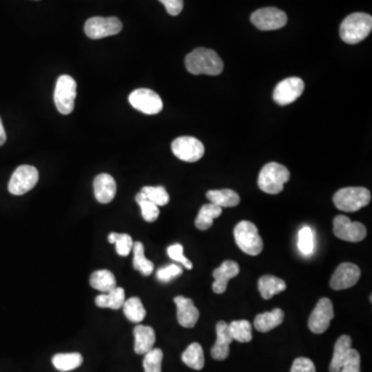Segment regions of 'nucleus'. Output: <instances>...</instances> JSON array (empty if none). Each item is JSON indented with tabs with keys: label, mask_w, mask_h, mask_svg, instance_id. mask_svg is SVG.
Returning <instances> with one entry per match:
<instances>
[{
	"label": "nucleus",
	"mask_w": 372,
	"mask_h": 372,
	"mask_svg": "<svg viewBox=\"0 0 372 372\" xmlns=\"http://www.w3.org/2000/svg\"><path fill=\"white\" fill-rule=\"evenodd\" d=\"M182 361L189 368L201 371L205 365V358L201 345L198 343H191L182 354Z\"/></svg>",
	"instance_id": "obj_29"
},
{
	"label": "nucleus",
	"mask_w": 372,
	"mask_h": 372,
	"mask_svg": "<svg viewBox=\"0 0 372 372\" xmlns=\"http://www.w3.org/2000/svg\"><path fill=\"white\" fill-rule=\"evenodd\" d=\"M181 267L178 265L171 264L169 266H165L164 268L158 269V273H156V277L160 282H170L174 278L178 277V276L182 274Z\"/></svg>",
	"instance_id": "obj_40"
},
{
	"label": "nucleus",
	"mask_w": 372,
	"mask_h": 372,
	"mask_svg": "<svg viewBox=\"0 0 372 372\" xmlns=\"http://www.w3.org/2000/svg\"><path fill=\"white\" fill-rule=\"evenodd\" d=\"M164 4L167 14L178 16L184 10V0H160Z\"/></svg>",
	"instance_id": "obj_42"
},
{
	"label": "nucleus",
	"mask_w": 372,
	"mask_h": 372,
	"mask_svg": "<svg viewBox=\"0 0 372 372\" xmlns=\"http://www.w3.org/2000/svg\"><path fill=\"white\" fill-rule=\"evenodd\" d=\"M141 193L156 206H165L170 202V195L164 186H144Z\"/></svg>",
	"instance_id": "obj_35"
},
{
	"label": "nucleus",
	"mask_w": 372,
	"mask_h": 372,
	"mask_svg": "<svg viewBox=\"0 0 372 372\" xmlns=\"http://www.w3.org/2000/svg\"><path fill=\"white\" fill-rule=\"evenodd\" d=\"M313 234L310 227H303L299 232V240H298V247L304 256H308L313 252Z\"/></svg>",
	"instance_id": "obj_37"
},
{
	"label": "nucleus",
	"mask_w": 372,
	"mask_h": 372,
	"mask_svg": "<svg viewBox=\"0 0 372 372\" xmlns=\"http://www.w3.org/2000/svg\"><path fill=\"white\" fill-rule=\"evenodd\" d=\"M132 108L147 115L158 114L163 110L162 99L158 93L150 89L140 88L132 91L128 97Z\"/></svg>",
	"instance_id": "obj_12"
},
{
	"label": "nucleus",
	"mask_w": 372,
	"mask_h": 372,
	"mask_svg": "<svg viewBox=\"0 0 372 372\" xmlns=\"http://www.w3.org/2000/svg\"><path fill=\"white\" fill-rule=\"evenodd\" d=\"M143 367L145 372H162L163 358L164 352L160 349H152L144 354Z\"/></svg>",
	"instance_id": "obj_36"
},
{
	"label": "nucleus",
	"mask_w": 372,
	"mask_h": 372,
	"mask_svg": "<svg viewBox=\"0 0 372 372\" xmlns=\"http://www.w3.org/2000/svg\"><path fill=\"white\" fill-rule=\"evenodd\" d=\"M84 30L89 39L99 40L118 34L123 30V23L116 17H93L86 21Z\"/></svg>",
	"instance_id": "obj_7"
},
{
	"label": "nucleus",
	"mask_w": 372,
	"mask_h": 372,
	"mask_svg": "<svg viewBox=\"0 0 372 372\" xmlns=\"http://www.w3.org/2000/svg\"><path fill=\"white\" fill-rule=\"evenodd\" d=\"M371 201V191L365 187H345L339 189L333 197L334 205L345 212H356L368 205Z\"/></svg>",
	"instance_id": "obj_4"
},
{
	"label": "nucleus",
	"mask_w": 372,
	"mask_h": 372,
	"mask_svg": "<svg viewBox=\"0 0 372 372\" xmlns=\"http://www.w3.org/2000/svg\"><path fill=\"white\" fill-rule=\"evenodd\" d=\"M250 20L258 29L269 32L284 27L288 22V17L280 8H264L256 11L250 17Z\"/></svg>",
	"instance_id": "obj_11"
},
{
	"label": "nucleus",
	"mask_w": 372,
	"mask_h": 372,
	"mask_svg": "<svg viewBox=\"0 0 372 372\" xmlns=\"http://www.w3.org/2000/svg\"><path fill=\"white\" fill-rule=\"evenodd\" d=\"M132 252H134V268L137 271L141 272L144 276H149L153 272L154 265L151 261L148 260L145 256V248L142 242L134 243L132 245Z\"/></svg>",
	"instance_id": "obj_30"
},
{
	"label": "nucleus",
	"mask_w": 372,
	"mask_h": 372,
	"mask_svg": "<svg viewBox=\"0 0 372 372\" xmlns=\"http://www.w3.org/2000/svg\"><path fill=\"white\" fill-rule=\"evenodd\" d=\"M361 277V270L352 263H343L333 273L330 280V287L335 291H341L352 288Z\"/></svg>",
	"instance_id": "obj_15"
},
{
	"label": "nucleus",
	"mask_w": 372,
	"mask_h": 372,
	"mask_svg": "<svg viewBox=\"0 0 372 372\" xmlns=\"http://www.w3.org/2000/svg\"><path fill=\"white\" fill-rule=\"evenodd\" d=\"M291 372H317V371L310 359L300 357L294 361Z\"/></svg>",
	"instance_id": "obj_41"
},
{
	"label": "nucleus",
	"mask_w": 372,
	"mask_h": 372,
	"mask_svg": "<svg viewBox=\"0 0 372 372\" xmlns=\"http://www.w3.org/2000/svg\"><path fill=\"white\" fill-rule=\"evenodd\" d=\"M303 80L297 77L288 78L278 83L274 89L273 99L280 106H287L297 101L304 91Z\"/></svg>",
	"instance_id": "obj_14"
},
{
	"label": "nucleus",
	"mask_w": 372,
	"mask_h": 372,
	"mask_svg": "<svg viewBox=\"0 0 372 372\" xmlns=\"http://www.w3.org/2000/svg\"><path fill=\"white\" fill-rule=\"evenodd\" d=\"M333 233L337 238L347 242H360L367 235L366 228L358 221H352L345 215H338L333 221Z\"/></svg>",
	"instance_id": "obj_10"
},
{
	"label": "nucleus",
	"mask_w": 372,
	"mask_h": 372,
	"mask_svg": "<svg viewBox=\"0 0 372 372\" xmlns=\"http://www.w3.org/2000/svg\"><path fill=\"white\" fill-rule=\"evenodd\" d=\"M234 237L236 244L248 256H256L262 252L264 244L254 223L240 221L235 228Z\"/></svg>",
	"instance_id": "obj_5"
},
{
	"label": "nucleus",
	"mask_w": 372,
	"mask_h": 372,
	"mask_svg": "<svg viewBox=\"0 0 372 372\" xmlns=\"http://www.w3.org/2000/svg\"><path fill=\"white\" fill-rule=\"evenodd\" d=\"M125 302V293L123 288H115L109 293H103L95 298V304L99 308H110V310H119L123 308Z\"/></svg>",
	"instance_id": "obj_24"
},
{
	"label": "nucleus",
	"mask_w": 372,
	"mask_h": 372,
	"mask_svg": "<svg viewBox=\"0 0 372 372\" xmlns=\"http://www.w3.org/2000/svg\"><path fill=\"white\" fill-rule=\"evenodd\" d=\"M207 199L210 203L223 208V207H235L240 203V197L232 189H221V191H209L206 193Z\"/></svg>",
	"instance_id": "obj_25"
},
{
	"label": "nucleus",
	"mask_w": 372,
	"mask_h": 372,
	"mask_svg": "<svg viewBox=\"0 0 372 372\" xmlns=\"http://www.w3.org/2000/svg\"><path fill=\"white\" fill-rule=\"evenodd\" d=\"M339 372H361V357L357 350L350 351Z\"/></svg>",
	"instance_id": "obj_38"
},
{
	"label": "nucleus",
	"mask_w": 372,
	"mask_h": 372,
	"mask_svg": "<svg viewBox=\"0 0 372 372\" xmlns=\"http://www.w3.org/2000/svg\"><path fill=\"white\" fill-rule=\"evenodd\" d=\"M167 254L172 260L176 261V262L181 263L186 269H193V263L186 258L184 254V247L179 243L171 245L167 247Z\"/></svg>",
	"instance_id": "obj_39"
},
{
	"label": "nucleus",
	"mask_w": 372,
	"mask_h": 372,
	"mask_svg": "<svg viewBox=\"0 0 372 372\" xmlns=\"http://www.w3.org/2000/svg\"><path fill=\"white\" fill-rule=\"evenodd\" d=\"M93 186H95V198L99 203L108 204L114 200L117 186L112 176L109 174H99L95 177Z\"/></svg>",
	"instance_id": "obj_19"
},
{
	"label": "nucleus",
	"mask_w": 372,
	"mask_h": 372,
	"mask_svg": "<svg viewBox=\"0 0 372 372\" xmlns=\"http://www.w3.org/2000/svg\"><path fill=\"white\" fill-rule=\"evenodd\" d=\"M77 97V82L69 75H62L56 83L54 102L58 112L62 115L71 114L75 108V99Z\"/></svg>",
	"instance_id": "obj_6"
},
{
	"label": "nucleus",
	"mask_w": 372,
	"mask_h": 372,
	"mask_svg": "<svg viewBox=\"0 0 372 372\" xmlns=\"http://www.w3.org/2000/svg\"><path fill=\"white\" fill-rule=\"evenodd\" d=\"M372 17L365 13H354L350 15L340 25L341 40L350 45L364 41L371 34Z\"/></svg>",
	"instance_id": "obj_2"
},
{
	"label": "nucleus",
	"mask_w": 372,
	"mask_h": 372,
	"mask_svg": "<svg viewBox=\"0 0 372 372\" xmlns=\"http://www.w3.org/2000/svg\"><path fill=\"white\" fill-rule=\"evenodd\" d=\"M333 319H334V310L332 301L328 298H322L311 312L308 319V328L315 334H323L330 327Z\"/></svg>",
	"instance_id": "obj_13"
},
{
	"label": "nucleus",
	"mask_w": 372,
	"mask_h": 372,
	"mask_svg": "<svg viewBox=\"0 0 372 372\" xmlns=\"http://www.w3.org/2000/svg\"><path fill=\"white\" fill-rule=\"evenodd\" d=\"M176 306H177L178 323L184 328H193L199 321V310L195 308L193 301L184 296H178L174 298Z\"/></svg>",
	"instance_id": "obj_16"
},
{
	"label": "nucleus",
	"mask_w": 372,
	"mask_h": 372,
	"mask_svg": "<svg viewBox=\"0 0 372 372\" xmlns=\"http://www.w3.org/2000/svg\"><path fill=\"white\" fill-rule=\"evenodd\" d=\"M52 363L57 371L62 372L71 371L81 366L83 357L79 352L57 354L52 358Z\"/></svg>",
	"instance_id": "obj_28"
},
{
	"label": "nucleus",
	"mask_w": 372,
	"mask_h": 372,
	"mask_svg": "<svg viewBox=\"0 0 372 372\" xmlns=\"http://www.w3.org/2000/svg\"><path fill=\"white\" fill-rule=\"evenodd\" d=\"M221 213H223V208L214 205V204L209 203L202 206L195 221V227L201 230H208V228L212 227L213 221L215 219H219Z\"/></svg>",
	"instance_id": "obj_26"
},
{
	"label": "nucleus",
	"mask_w": 372,
	"mask_h": 372,
	"mask_svg": "<svg viewBox=\"0 0 372 372\" xmlns=\"http://www.w3.org/2000/svg\"><path fill=\"white\" fill-rule=\"evenodd\" d=\"M187 71L193 75L219 76L223 73V62L216 52L198 48L186 57Z\"/></svg>",
	"instance_id": "obj_1"
},
{
	"label": "nucleus",
	"mask_w": 372,
	"mask_h": 372,
	"mask_svg": "<svg viewBox=\"0 0 372 372\" xmlns=\"http://www.w3.org/2000/svg\"><path fill=\"white\" fill-rule=\"evenodd\" d=\"M291 174L288 167L277 164L269 163L261 170L259 175L258 184L261 191L269 195H277L284 191V184L289 181Z\"/></svg>",
	"instance_id": "obj_3"
},
{
	"label": "nucleus",
	"mask_w": 372,
	"mask_h": 372,
	"mask_svg": "<svg viewBox=\"0 0 372 372\" xmlns=\"http://www.w3.org/2000/svg\"><path fill=\"white\" fill-rule=\"evenodd\" d=\"M90 286L102 293H109L116 288V278L109 270H97L91 274Z\"/></svg>",
	"instance_id": "obj_27"
},
{
	"label": "nucleus",
	"mask_w": 372,
	"mask_h": 372,
	"mask_svg": "<svg viewBox=\"0 0 372 372\" xmlns=\"http://www.w3.org/2000/svg\"><path fill=\"white\" fill-rule=\"evenodd\" d=\"M352 350V338L349 335H343L337 339L334 345V354L331 360L330 372H339L343 367V362Z\"/></svg>",
	"instance_id": "obj_21"
},
{
	"label": "nucleus",
	"mask_w": 372,
	"mask_h": 372,
	"mask_svg": "<svg viewBox=\"0 0 372 372\" xmlns=\"http://www.w3.org/2000/svg\"><path fill=\"white\" fill-rule=\"evenodd\" d=\"M174 156L186 163H195L205 153V147L201 141L193 137H179L172 143Z\"/></svg>",
	"instance_id": "obj_9"
},
{
	"label": "nucleus",
	"mask_w": 372,
	"mask_h": 372,
	"mask_svg": "<svg viewBox=\"0 0 372 372\" xmlns=\"http://www.w3.org/2000/svg\"><path fill=\"white\" fill-rule=\"evenodd\" d=\"M123 308L126 319L132 323H141L145 319L146 310L140 298L132 297L125 300Z\"/></svg>",
	"instance_id": "obj_31"
},
{
	"label": "nucleus",
	"mask_w": 372,
	"mask_h": 372,
	"mask_svg": "<svg viewBox=\"0 0 372 372\" xmlns=\"http://www.w3.org/2000/svg\"><path fill=\"white\" fill-rule=\"evenodd\" d=\"M286 282L273 275H264L259 280V291L265 300H270L274 295L286 291Z\"/></svg>",
	"instance_id": "obj_23"
},
{
	"label": "nucleus",
	"mask_w": 372,
	"mask_h": 372,
	"mask_svg": "<svg viewBox=\"0 0 372 372\" xmlns=\"http://www.w3.org/2000/svg\"><path fill=\"white\" fill-rule=\"evenodd\" d=\"M136 201L140 206L141 211H142L143 219L147 223H153L158 219V216H160V208L156 204L149 201L141 191L136 195Z\"/></svg>",
	"instance_id": "obj_34"
},
{
	"label": "nucleus",
	"mask_w": 372,
	"mask_h": 372,
	"mask_svg": "<svg viewBox=\"0 0 372 372\" xmlns=\"http://www.w3.org/2000/svg\"><path fill=\"white\" fill-rule=\"evenodd\" d=\"M6 142V134L4 130V124H2L1 118H0V146Z\"/></svg>",
	"instance_id": "obj_43"
},
{
	"label": "nucleus",
	"mask_w": 372,
	"mask_h": 372,
	"mask_svg": "<svg viewBox=\"0 0 372 372\" xmlns=\"http://www.w3.org/2000/svg\"><path fill=\"white\" fill-rule=\"evenodd\" d=\"M240 272V267L234 261H225L221 267L213 271V291L216 294H223L227 289L228 280L236 277Z\"/></svg>",
	"instance_id": "obj_18"
},
{
	"label": "nucleus",
	"mask_w": 372,
	"mask_h": 372,
	"mask_svg": "<svg viewBox=\"0 0 372 372\" xmlns=\"http://www.w3.org/2000/svg\"><path fill=\"white\" fill-rule=\"evenodd\" d=\"M228 331L232 335L233 340L239 341L241 343H247L252 341V325L247 319L232 322L228 325Z\"/></svg>",
	"instance_id": "obj_32"
},
{
	"label": "nucleus",
	"mask_w": 372,
	"mask_h": 372,
	"mask_svg": "<svg viewBox=\"0 0 372 372\" xmlns=\"http://www.w3.org/2000/svg\"><path fill=\"white\" fill-rule=\"evenodd\" d=\"M109 242L115 244L116 247V252L121 256H128L132 250V237L128 234H119V233H111L108 237Z\"/></svg>",
	"instance_id": "obj_33"
},
{
	"label": "nucleus",
	"mask_w": 372,
	"mask_h": 372,
	"mask_svg": "<svg viewBox=\"0 0 372 372\" xmlns=\"http://www.w3.org/2000/svg\"><path fill=\"white\" fill-rule=\"evenodd\" d=\"M135 352L145 354L153 349L156 343V332L149 326L137 325L134 329Z\"/></svg>",
	"instance_id": "obj_20"
},
{
	"label": "nucleus",
	"mask_w": 372,
	"mask_h": 372,
	"mask_svg": "<svg viewBox=\"0 0 372 372\" xmlns=\"http://www.w3.org/2000/svg\"><path fill=\"white\" fill-rule=\"evenodd\" d=\"M216 335V341L211 349V356L214 360L223 361L230 354V345L234 341L226 322L221 321L217 323Z\"/></svg>",
	"instance_id": "obj_17"
},
{
	"label": "nucleus",
	"mask_w": 372,
	"mask_h": 372,
	"mask_svg": "<svg viewBox=\"0 0 372 372\" xmlns=\"http://www.w3.org/2000/svg\"><path fill=\"white\" fill-rule=\"evenodd\" d=\"M284 312L280 308H275L268 312L260 313L254 319V328L260 332L266 333L282 325Z\"/></svg>",
	"instance_id": "obj_22"
},
{
	"label": "nucleus",
	"mask_w": 372,
	"mask_h": 372,
	"mask_svg": "<svg viewBox=\"0 0 372 372\" xmlns=\"http://www.w3.org/2000/svg\"><path fill=\"white\" fill-rule=\"evenodd\" d=\"M39 181V171L32 165L17 167L8 182V191L14 195H22L32 191Z\"/></svg>",
	"instance_id": "obj_8"
}]
</instances>
